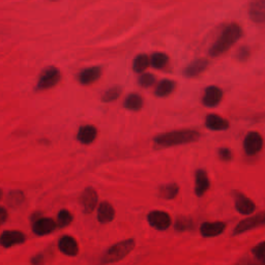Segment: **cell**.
<instances>
[{
  "label": "cell",
  "mask_w": 265,
  "mask_h": 265,
  "mask_svg": "<svg viewBox=\"0 0 265 265\" xmlns=\"http://www.w3.org/2000/svg\"><path fill=\"white\" fill-rule=\"evenodd\" d=\"M243 29L237 23H230L224 27L221 34L208 50V56L216 58L223 55L231 47L242 37Z\"/></svg>",
  "instance_id": "6da1fadb"
},
{
  "label": "cell",
  "mask_w": 265,
  "mask_h": 265,
  "mask_svg": "<svg viewBox=\"0 0 265 265\" xmlns=\"http://www.w3.org/2000/svg\"><path fill=\"white\" fill-rule=\"evenodd\" d=\"M201 138V132L197 129H179L154 137V143L160 147H172L197 142Z\"/></svg>",
  "instance_id": "7a4b0ae2"
},
{
  "label": "cell",
  "mask_w": 265,
  "mask_h": 265,
  "mask_svg": "<svg viewBox=\"0 0 265 265\" xmlns=\"http://www.w3.org/2000/svg\"><path fill=\"white\" fill-rule=\"evenodd\" d=\"M135 247H136L135 238H128V239L118 241L112 244L111 247H109L104 252V254L100 257L99 263L101 265L117 263L124 260L127 256H129L131 252L135 249Z\"/></svg>",
  "instance_id": "3957f363"
},
{
  "label": "cell",
  "mask_w": 265,
  "mask_h": 265,
  "mask_svg": "<svg viewBox=\"0 0 265 265\" xmlns=\"http://www.w3.org/2000/svg\"><path fill=\"white\" fill-rule=\"evenodd\" d=\"M62 79V74L58 68L54 66L46 67L39 74L36 83V90H47L56 86Z\"/></svg>",
  "instance_id": "277c9868"
},
{
  "label": "cell",
  "mask_w": 265,
  "mask_h": 265,
  "mask_svg": "<svg viewBox=\"0 0 265 265\" xmlns=\"http://www.w3.org/2000/svg\"><path fill=\"white\" fill-rule=\"evenodd\" d=\"M147 222L152 228L161 231L167 230L172 223L170 215L163 210L150 211L147 215Z\"/></svg>",
  "instance_id": "5b68a950"
},
{
  "label": "cell",
  "mask_w": 265,
  "mask_h": 265,
  "mask_svg": "<svg viewBox=\"0 0 265 265\" xmlns=\"http://www.w3.org/2000/svg\"><path fill=\"white\" fill-rule=\"evenodd\" d=\"M264 225H265V211H262L260 214H257L253 217H250L240 221L238 225L234 228L233 235H239Z\"/></svg>",
  "instance_id": "8992f818"
},
{
  "label": "cell",
  "mask_w": 265,
  "mask_h": 265,
  "mask_svg": "<svg viewBox=\"0 0 265 265\" xmlns=\"http://www.w3.org/2000/svg\"><path fill=\"white\" fill-rule=\"evenodd\" d=\"M26 239V235L20 230H6L0 235V246L5 249H11L24 243Z\"/></svg>",
  "instance_id": "52a82bcc"
},
{
  "label": "cell",
  "mask_w": 265,
  "mask_h": 265,
  "mask_svg": "<svg viewBox=\"0 0 265 265\" xmlns=\"http://www.w3.org/2000/svg\"><path fill=\"white\" fill-rule=\"evenodd\" d=\"M58 228L56 221L51 218L40 217L34 220L32 224V231L37 236H45L54 232Z\"/></svg>",
  "instance_id": "ba28073f"
},
{
  "label": "cell",
  "mask_w": 265,
  "mask_h": 265,
  "mask_svg": "<svg viewBox=\"0 0 265 265\" xmlns=\"http://www.w3.org/2000/svg\"><path fill=\"white\" fill-rule=\"evenodd\" d=\"M79 201H80V204L82 206L83 213L86 214V215L91 214L92 211L95 209V207L97 205V202H98V195H97L96 190H94L91 187L86 188L82 192Z\"/></svg>",
  "instance_id": "9c48e42d"
},
{
  "label": "cell",
  "mask_w": 265,
  "mask_h": 265,
  "mask_svg": "<svg viewBox=\"0 0 265 265\" xmlns=\"http://www.w3.org/2000/svg\"><path fill=\"white\" fill-rule=\"evenodd\" d=\"M263 147V138L257 132H249L243 140V149L247 155H256Z\"/></svg>",
  "instance_id": "30bf717a"
},
{
  "label": "cell",
  "mask_w": 265,
  "mask_h": 265,
  "mask_svg": "<svg viewBox=\"0 0 265 265\" xmlns=\"http://www.w3.org/2000/svg\"><path fill=\"white\" fill-rule=\"evenodd\" d=\"M223 98V90L215 85H211L205 88L202 95V104L206 107L213 108L218 106Z\"/></svg>",
  "instance_id": "8fae6325"
},
{
  "label": "cell",
  "mask_w": 265,
  "mask_h": 265,
  "mask_svg": "<svg viewBox=\"0 0 265 265\" xmlns=\"http://www.w3.org/2000/svg\"><path fill=\"white\" fill-rule=\"evenodd\" d=\"M103 69L98 66H93L89 68H85L79 72L77 76V80L81 85L87 86L95 83L101 76Z\"/></svg>",
  "instance_id": "7c38bea8"
},
{
  "label": "cell",
  "mask_w": 265,
  "mask_h": 265,
  "mask_svg": "<svg viewBox=\"0 0 265 265\" xmlns=\"http://www.w3.org/2000/svg\"><path fill=\"white\" fill-rule=\"evenodd\" d=\"M210 62L206 58H198L193 60L190 65L184 68L182 75L186 78H195L204 73L209 67Z\"/></svg>",
  "instance_id": "4fadbf2b"
},
{
  "label": "cell",
  "mask_w": 265,
  "mask_h": 265,
  "mask_svg": "<svg viewBox=\"0 0 265 265\" xmlns=\"http://www.w3.org/2000/svg\"><path fill=\"white\" fill-rule=\"evenodd\" d=\"M227 228L225 222L216 221V222H204L200 226V233L203 237H216L221 235Z\"/></svg>",
  "instance_id": "5bb4252c"
},
{
  "label": "cell",
  "mask_w": 265,
  "mask_h": 265,
  "mask_svg": "<svg viewBox=\"0 0 265 265\" xmlns=\"http://www.w3.org/2000/svg\"><path fill=\"white\" fill-rule=\"evenodd\" d=\"M59 251L70 257H75L79 254L80 248L77 239L71 235H64L58 241Z\"/></svg>",
  "instance_id": "9a60e30c"
},
{
  "label": "cell",
  "mask_w": 265,
  "mask_h": 265,
  "mask_svg": "<svg viewBox=\"0 0 265 265\" xmlns=\"http://www.w3.org/2000/svg\"><path fill=\"white\" fill-rule=\"evenodd\" d=\"M210 188V180L204 169H198L195 173V194L201 198Z\"/></svg>",
  "instance_id": "2e32d148"
},
{
  "label": "cell",
  "mask_w": 265,
  "mask_h": 265,
  "mask_svg": "<svg viewBox=\"0 0 265 265\" xmlns=\"http://www.w3.org/2000/svg\"><path fill=\"white\" fill-rule=\"evenodd\" d=\"M116 211L108 201H103L97 207V221L101 224L110 223L115 219Z\"/></svg>",
  "instance_id": "e0dca14e"
},
{
  "label": "cell",
  "mask_w": 265,
  "mask_h": 265,
  "mask_svg": "<svg viewBox=\"0 0 265 265\" xmlns=\"http://www.w3.org/2000/svg\"><path fill=\"white\" fill-rule=\"evenodd\" d=\"M235 208L240 215L249 216L252 215L255 209L256 204L247 196L241 193H236L235 195Z\"/></svg>",
  "instance_id": "ac0fdd59"
},
{
  "label": "cell",
  "mask_w": 265,
  "mask_h": 265,
  "mask_svg": "<svg viewBox=\"0 0 265 265\" xmlns=\"http://www.w3.org/2000/svg\"><path fill=\"white\" fill-rule=\"evenodd\" d=\"M205 127L211 131H226L230 128V123L219 114L210 113L205 118Z\"/></svg>",
  "instance_id": "d6986e66"
},
{
  "label": "cell",
  "mask_w": 265,
  "mask_h": 265,
  "mask_svg": "<svg viewBox=\"0 0 265 265\" xmlns=\"http://www.w3.org/2000/svg\"><path fill=\"white\" fill-rule=\"evenodd\" d=\"M248 14L252 21L256 23L265 22V2H254L248 7Z\"/></svg>",
  "instance_id": "ffe728a7"
},
{
  "label": "cell",
  "mask_w": 265,
  "mask_h": 265,
  "mask_svg": "<svg viewBox=\"0 0 265 265\" xmlns=\"http://www.w3.org/2000/svg\"><path fill=\"white\" fill-rule=\"evenodd\" d=\"M97 137V130L95 127L87 125L79 129L77 133V140L84 145L91 144Z\"/></svg>",
  "instance_id": "44dd1931"
},
{
  "label": "cell",
  "mask_w": 265,
  "mask_h": 265,
  "mask_svg": "<svg viewBox=\"0 0 265 265\" xmlns=\"http://www.w3.org/2000/svg\"><path fill=\"white\" fill-rule=\"evenodd\" d=\"M176 89V83L170 79H163L158 82L154 89V94L157 97H166L172 94Z\"/></svg>",
  "instance_id": "7402d4cb"
},
{
  "label": "cell",
  "mask_w": 265,
  "mask_h": 265,
  "mask_svg": "<svg viewBox=\"0 0 265 265\" xmlns=\"http://www.w3.org/2000/svg\"><path fill=\"white\" fill-rule=\"evenodd\" d=\"M143 105H144L143 97L139 93H136V92H132V93L128 94L124 101L125 108L127 110L133 111V112L140 111L143 108Z\"/></svg>",
  "instance_id": "603a6c76"
},
{
  "label": "cell",
  "mask_w": 265,
  "mask_h": 265,
  "mask_svg": "<svg viewBox=\"0 0 265 265\" xmlns=\"http://www.w3.org/2000/svg\"><path fill=\"white\" fill-rule=\"evenodd\" d=\"M179 193V187L175 182H168L158 187V196L166 200H173Z\"/></svg>",
  "instance_id": "cb8c5ba5"
},
{
  "label": "cell",
  "mask_w": 265,
  "mask_h": 265,
  "mask_svg": "<svg viewBox=\"0 0 265 265\" xmlns=\"http://www.w3.org/2000/svg\"><path fill=\"white\" fill-rule=\"evenodd\" d=\"M169 63V56L163 52H154L150 58V65L156 70H162L167 67Z\"/></svg>",
  "instance_id": "d4e9b609"
},
{
  "label": "cell",
  "mask_w": 265,
  "mask_h": 265,
  "mask_svg": "<svg viewBox=\"0 0 265 265\" xmlns=\"http://www.w3.org/2000/svg\"><path fill=\"white\" fill-rule=\"evenodd\" d=\"M123 92V88L119 85H114L109 87L107 90H106L101 96H100V100L103 103H112L115 101Z\"/></svg>",
  "instance_id": "484cf974"
},
{
  "label": "cell",
  "mask_w": 265,
  "mask_h": 265,
  "mask_svg": "<svg viewBox=\"0 0 265 265\" xmlns=\"http://www.w3.org/2000/svg\"><path fill=\"white\" fill-rule=\"evenodd\" d=\"M150 58L146 54H139L133 62V70L137 74H143V72L149 67Z\"/></svg>",
  "instance_id": "4316f807"
},
{
  "label": "cell",
  "mask_w": 265,
  "mask_h": 265,
  "mask_svg": "<svg viewBox=\"0 0 265 265\" xmlns=\"http://www.w3.org/2000/svg\"><path fill=\"white\" fill-rule=\"evenodd\" d=\"M74 221V217L72 213L68 209H62L57 215V226L59 228H65L70 226Z\"/></svg>",
  "instance_id": "83f0119b"
},
{
  "label": "cell",
  "mask_w": 265,
  "mask_h": 265,
  "mask_svg": "<svg viewBox=\"0 0 265 265\" xmlns=\"http://www.w3.org/2000/svg\"><path fill=\"white\" fill-rule=\"evenodd\" d=\"M193 227H194V222L191 218H187V217L177 218L175 223V230L185 231V230L193 229Z\"/></svg>",
  "instance_id": "f1b7e54d"
},
{
  "label": "cell",
  "mask_w": 265,
  "mask_h": 265,
  "mask_svg": "<svg viewBox=\"0 0 265 265\" xmlns=\"http://www.w3.org/2000/svg\"><path fill=\"white\" fill-rule=\"evenodd\" d=\"M24 201V195L21 191H13L8 197V204L12 207L19 206Z\"/></svg>",
  "instance_id": "f546056e"
},
{
  "label": "cell",
  "mask_w": 265,
  "mask_h": 265,
  "mask_svg": "<svg viewBox=\"0 0 265 265\" xmlns=\"http://www.w3.org/2000/svg\"><path fill=\"white\" fill-rule=\"evenodd\" d=\"M155 82V77L150 73H143L138 79V83L143 88L151 87Z\"/></svg>",
  "instance_id": "4dcf8cb0"
},
{
  "label": "cell",
  "mask_w": 265,
  "mask_h": 265,
  "mask_svg": "<svg viewBox=\"0 0 265 265\" xmlns=\"http://www.w3.org/2000/svg\"><path fill=\"white\" fill-rule=\"evenodd\" d=\"M252 253L256 260L265 263V241H262L252 249Z\"/></svg>",
  "instance_id": "1f68e13d"
},
{
  "label": "cell",
  "mask_w": 265,
  "mask_h": 265,
  "mask_svg": "<svg viewBox=\"0 0 265 265\" xmlns=\"http://www.w3.org/2000/svg\"><path fill=\"white\" fill-rule=\"evenodd\" d=\"M219 157L222 161L228 162L232 158V152L229 148H220L219 149Z\"/></svg>",
  "instance_id": "d6a6232c"
},
{
  "label": "cell",
  "mask_w": 265,
  "mask_h": 265,
  "mask_svg": "<svg viewBox=\"0 0 265 265\" xmlns=\"http://www.w3.org/2000/svg\"><path fill=\"white\" fill-rule=\"evenodd\" d=\"M30 264L31 265H44L45 264V258L42 253L35 254L30 258Z\"/></svg>",
  "instance_id": "836d02e7"
},
{
  "label": "cell",
  "mask_w": 265,
  "mask_h": 265,
  "mask_svg": "<svg viewBox=\"0 0 265 265\" xmlns=\"http://www.w3.org/2000/svg\"><path fill=\"white\" fill-rule=\"evenodd\" d=\"M250 54H251V51L249 48L241 47V48H239L236 56L238 59H247L250 56Z\"/></svg>",
  "instance_id": "e575fe53"
},
{
  "label": "cell",
  "mask_w": 265,
  "mask_h": 265,
  "mask_svg": "<svg viewBox=\"0 0 265 265\" xmlns=\"http://www.w3.org/2000/svg\"><path fill=\"white\" fill-rule=\"evenodd\" d=\"M8 218H9L8 210L5 207L0 206V224L6 223L8 221Z\"/></svg>",
  "instance_id": "d590c367"
},
{
  "label": "cell",
  "mask_w": 265,
  "mask_h": 265,
  "mask_svg": "<svg viewBox=\"0 0 265 265\" xmlns=\"http://www.w3.org/2000/svg\"><path fill=\"white\" fill-rule=\"evenodd\" d=\"M235 265H255L254 262H250V260H247V261H242V262H239Z\"/></svg>",
  "instance_id": "8d00e7d4"
},
{
  "label": "cell",
  "mask_w": 265,
  "mask_h": 265,
  "mask_svg": "<svg viewBox=\"0 0 265 265\" xmlns=\"http://www.w3.org/2000/svg\"><path fill=\"white\" fill-rule=\"evenodd\" d=\"M3 196H4V191H3V189H0V199L3 198Z\"/></svg>",
  "instance_id": "74e56055"
},
{
  "label": "cell",
  "mask_w": 265,
  "mask_h": 265,
  "mask_svg": "<svg viewBox=\"0 0 265 265\" xmlns=\"http://www.w3.org/2000/svg\"><path fill=\"white\" fill-rule=\"evenodd\" d=\"M0 225H2V224H0Z\"/></svg>",
  "instance_id": "f35d334b"
}]
</instances>
